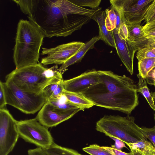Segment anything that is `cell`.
<instances>
[{
  "label": "cell",
  "mask_w": 155,
  "mask_h": 155,
  "mask_svg": "<svg viewBox=\"0 0 155 155\" xmlns=\"http://www.w3.org/2000/svg\"><path fill=\"white\" fill-rule=\"evenodd\" d=\"M106 14L105 11H100L92 18L97 23L99 28L98 36L100 40H102L109 46L116 48L115 38L113 31L107 29L105 23Z\"/></svg>",
  "instance_id": "14"
},
{
  "label": "cell",
  "mask_w": 155,
  "mask_h": 155,
  "mask_svg": "<svg viewBox=\"0 0 155 155\" xmlns=\"http://www.w3.org/2000/svg\"><path fill=\"white\" fill-rule=\"evenodd\" d=\"M138 78L137 92H140L146 99L150 107L155 111L154 101L149 92L145 79L138 74H137Z\"/></svg>",
  "instance_id": "22"
},
{
  "label": "cell",
  "mask_w": 155,
  "mask_h": 155,
  "mask_svg": "<svg viewBox=\"0 0 155 155\" xmlns=\"http://www.w3.org/2000/svg\"><path fill=\"white\" fill-rule=\"evenodd\" d=\"M45 37L30 21L23 19L19 20L13 49V58L16 69L38 63L40 51Z\"/></svg>",
  "instance_id": "3"
},
{
  "label": "cell",
  "mask_w": 155,
  "mask_h": 155,
  "mask_svg": "<svg viewBox=\"0 0 155 155\" xmlns=\"http://www.w3.org/2000/svg\"><path fill=\"white\" fill-rule=\"evenodd\" d=\"M154 114V118L155 123V114ZM142 131L147 138H148L155 147V125L152 128L145 127H141Z\"/></svg>",
  "instance_id": "29"
},
{
  "label": "cell",
  "mask_w": 155,
  "mask_h": 155,
  "mask_svg": "<svg viewBox=\"0 0 155 155\" xmlns=\"http://www.w3.org/2000/svg\"><path fill=\"white\" fill-rule=\"evenodd\" d=\"M155 87V84L154 85ZM154 101H155V91L150 93Z\"/></svg>",
  "instance_id": "38"
},
{
  "label": "cell",
  "mask_w": 155,
  "mask_h": 155,
  "mask_svg": "<svg viewBox=\"0 0 155 155\" xmlns=\"http://www.w3.org/2000/svg\"><path fill=\"white\" fill-rule=\"evenodd\" d=\"M117 54L128 71L131 75L134 73L133 62L136 48L129 40L120 38L115 29L113 31Z\"/></svg>",
  "instance_id": "13"
},
{
  "label": "cell",
  "mask_w": 155,
  "mask_h": 155,
  "mask_svg": "<svg viewBox=\"0 0 155 155\" xmlns=\"http://www.w3.org/2000/svg\"><path fill=\"white\" fill-rule=\"evenodd\" d=\"M16 120L6 108L0 109V155H8L19 137Z\"/></svg>",
  "instance_id": "8"
},
{
  "label": "cell",
  "mask_w": 155,
  "mask_h": 155,
  "mask_svg": "<svg viewBox=\"0 0 155 155\" xmlns=\"http://www.w3.org/2000/svg\"><path fill=\"white\" fill-rule=\"evenodd\" d=\"M143 30L145 33L155 32V20L143 26Z\"/></svg>",
  "instance_id": "35"
},
{
  "label": "cell",
  "mask_w": 155,
  "mask_h": 155,
  "mask_svg": "<svg viewBox=\"0 0 155 155\" xmlns=\"http://www.w3.org/2000/svg\"><path fill=\"white\" fill-rule=\"evenodd\" d=\"M99 40L98 36H95L84 43L83 47L75 54L61 65L58 68L59 71L62 74L67 70L69 66L80 61L87 52L93 48L95 44Z\"/></svg>",
  "instance_id": "15"
},
{
  "label": "cell",
  "mask_w": 155,
  "mask_h": 155,
  "mask_svg": "<svg viewBox=\"0 0 155 155\" xmlns=\"http://www.w3.org/2000/svg\"><path fill=\"white\" fill-rule=\"evenodd\" d=\"M144 20L146 23L155 20V0H153L148 9Z\"/></svg>",
  "instance_id": "30"
},
{
  "label": "cell",
  "mask_w": 155,
  "mask_h": 155,
  "mask_svg": "<svg viewBox=\"0 0 155 155\" xmlns=\"http://www.w3.org/2000/svg\"><path fill=\"white\" fill-rule=\"evenodd\" d=\"M100 82L83 91V96L97 106L130 114L138 105L137 87L125 75L98 71Z\"/></svg>",
  "instance_id": "2"
},
{
  "label": "cell",
  "mask_w": 155,
  "mask_h": 155,
  "mask_svg": "<svg viewBox=\"0 0 155 155\" xmlns=\"http://www.w3.org/2000/svg\"><path fill=\"white\" fill-rule=\"evenodd\" d=\"M100 82L98 71L93 70L71 79L63 80V84L64 91L81 94L91 86Z\"/></svg>",
  "instance_id": "11"
},
{
  "label": "cell",
  "mask_w": 155,
  "mask_h": 155,
  "mask_svg": "<svg viewBox=\"0 0 155 155\" xmlns=\"http://www.w3.org/2000/svg\"><path fill=\"white\" fill-rule=\"evenodd\" d=\"M138 74L146 79L149 72L155 67V58H144L138 61Z\"/></svg>",
  "instance_id": "23"
},
{
  "label": "cell",
  "mask_w": 155,
  "mask_h": 155,
  "mask_svg": "<svg viewBox=\"0 0 155 155\" xmlns=\"http://www.w3.org/2000/svg\"><path fill=\"white\" fill-rule=\"evenodd\" d=\"M140 24V22L127 25L128 30L127 39L132 43L138 42L145 37L143 26Z\"/></svg>",
  "instance_id": "20"
},
{
  "label": "cell",
  "mask_w": 155,
  "mask_h": 155,
  "mask_svg": "<svg viewBox=\"0 0 155 155\" xmlns=\"http://www.w3.org/2000/svg\"><path fill=\"white\" fill-rule=\"evenodd\" d=\"M81 41H72L51 48H42L41 54L45 55L41 60L43 65L63 64L75 54L84 45Z\"/></svg>",
  "instance_id": "10"
},
{
  "label": "cell",
  "mask_w": 155,
  "mask_h": 155,
  "mask_svg": "<svg viewBox=\"0 0 155 155\" xmlns=\"http://www.w3.org/2000/svg\"><path fill=\"white\" fill-rule=\"evenodd\" d=\"M63 80L48 85L43 90L42 92L48 101L58 99L62 95L64 91L63 84Z\"/></svg>",
  "instance_id": "16"
},
{
  "label": "cell",
  "mask_w": 155,
  "mask_h": 155,
  "mask_svg": "<svg viewBox=\"0 0 155 155\" xmlns=\"http://www.w3.org/2000/svg\"><path fill=\"white\" fill-rule=\"evenodd\" d=\"M45 37H66L81 28L101 10L76 5L70 0H14Z\"/></svg>",
  "instance_id": "1"
},
{
  "label": "cell",
  "mask_w": 155,
  "mask_h": 155,
  "mask_svg": "<svg viewBox=\"0 0 155 155\" xmlns=\"http://www.w3.org/2000/svg\"><path fill=\"white\" fill-rule=\"evenodd\" d=\"M4 88L2 81H0V109L5 108L6 105Z\"/></svg>",
  "instance_id": "33"
},
{
  "label": "cell",
  "mask_w": 155,
  "mask_h": 155,
  "mask_svg": "<svg viewBox=\"0 0 155 155\" xmlns=\"http://www.w3.org/2000/svg\"><path fill=\"white\" fill-rule=\"evenodd\" d=\"M17 128L20 137L38 147L46 149L54 143L48 128L36 118L17 121Z\"/></svg>",
  "instance_id": "7"
},
{
  "label": "cell",
  "mask_w": 155,
  "mask_h": 155,
  "mask_svg": "<svg viewBox=\"0 0 155 155\" xmlns=\"http://www.w3.org/2000/svg\"><path fill=\"white\" fill-rule=\"evenodd\" d=\"M116 30L117 31L120 38L124 39H127L128 30L127 25L125 23H123L117 30Z\"/></svg>",
  "instance_id": "32"
},
{
  "label": "cell",
  "mask_w": 155,
  "mask_h": 155,
  "mask_svg": "<svg viewBox=\"0 0 155 155\" xmlns=\"http://www.w3.org/2000/svg\"><path fill=\"white\" fill-rule=\"evenodd\" d=\"M81 110L80 108L68 112H61L54 110L47 101L39 111L35 117L47 128L54 127L71 117Z\"/></svg>",
  "instance_id": "12"
},
{
  "label": "cell",
  "mask_w": 155,
  "mask_h": 155,
  "mask_svg": "<svg viewBox=\"0 0 155 155\" xmlns=\"http://www.w3.org/2000/svg\"><path fill=\"white\" fill-rule=\"evenodd\" d=\"M83 150L91 155H112L107 150L97 144L90 145Z\"/></svg>",
  "instance_id": "27"
},
{
  "label": "cell",
  "mask_w": 155,
  "mask_h": 155,
  "mask_svg": "<svg viewBox=\"0 0 155 155\" xmlns=\"http://www.w3.org/2000/svg\"><path fill=\"white\" fill-rule=\"evenodd\" d=\"M136 58L138 61L144 58H155V48L149 46L139 49Z\"/></svg>",
  "instance_id": "26"
},
{
  "label": "cell",
  "mask_w": 155,
  "mask_h": 155,
  "mask_svg": "<svg viewBox=\"0 0 155 155\" xmlns=\"http://www.w3.org/2000/svg\"><path fill=\"white\" fill-rule=\"evenodd\" d=\"M130 150H136L143 155H155V147L151 142L141 140L133 143L126 144Z\"/></svg>",
  "instance_id": "19"
},
{
  "label": "cell",
  "mask_w": 155,
  "mask_h": 155,
  "mask_svg": "<svg viewBox=\"0 0 155 155\" xmlns=\"http://www.w3.org/2000/svg\"><path fill=\"white\" fill-rule=\"evenodd\" d=\"M145 38L137 42L132 43L137 51L139 49L150 46L155 48V32L145 33Z\"/></svg>",
  "instance_id": "25"
},
{
  "label": "cell",
  "mask_w": 155,
  "mask_h": 155,
  "mask_svg": "<svg viewBox=\"0 0 155 155\" xmlns=\"http://www.w3.org/2000/svg\"><path fill=\"white\" fill-rule=\"evenodd\" d=\"M48 155H86L73 149L62 147L54 143L49 147L44 149Z\"/></svg>",
  "instance_id": "21"
},
{
  "label": "cell",
  "mask_w": 155,
  "mask_h": 155,
  "mask_svg": "<svg viewBox=\"0 0 155 155\" xmlns=\"http://www.w3.org/2000/svg\"><path fill=\"white\" fill-rule=\"evenodd\" d=\"M71 2L81 7H89L91 9H97L99 8L101 0H70Z\"/></svg>",
  "instance_id": "28"
},
{
  "label": "cell",
  "mask_w": 155,
  "mask_h": 155,
  "mask_svg": "<svg viewBox=\"0 0 155 155\" xmlns=\"http://www.w3.org/2000/svg\"><path fill=\"white\" fill-rule=\"evenodd\" d=\"M102 147L108 151L112 155H133L132 152L127 153L124 152L120 150L113 147L102 146Z\"/></svg>",
  "instance_id": "31"
},
{
  "label": "cell",
  "mask_w": 155,
  "mask_h": 155,
  "mask_svg": "<svg viewBox=\"0 0 155 155\" xmlns=\"http://www.w3.org/2000/svg\"><path fill=\"white\" fill-rule=\"evenodd\" d=\"M153 0H111V6L121 14L126 25L141 23L144 20L150 5Z\"/></svg>",
  "instance_id": "9"
},
{
  "label": "cell",
  "mask_w": 155,
  "mask_h": 155,
  "mask_svg": "<svg viewBox=\"0 0 155 155\" xmlns=\"http://www.w3.org/2000/svg\"><path fill=\"white\" fill-rule=\"evenodd\" d=\"M132 116L105 115L96 123V129L111 138L121 141L125 144L147 140L141 127L135 123Z\"/></svg>",
  "instance_id": "5"
},
{
  "label": "cell",
  "mask_w": 155,
  "mask_h": 155,
  "mask_svg": "<svg viewBox=\"0 0 155 155\" xmlns=\"http://www.w3.org/2000/svg\"><path fill=\"white\" fill-rule=\"evenodd\" d=\"M2 82L7 104L12 106L23 113L33 114L39 111L48 100L43 93H32L24 91L11 80Z\"/></svg>",
  "instance_id": "6"
},
{
  "label": "cell",
  "mask_w": 155,
  "mask_h": 155,
  "mask_svg": "<svg viewBox=\"0 0 155 155\" xmlns=\"http://www.w3.org/2000/svg\"><path fill=\"white\" fill-rule=\"evenodd\" d=\"M28 155H48L45 150L40 147H38L33 149L28 150Z\"/></svg>",
  "instance_id": "34"
},
{
  "label": "cell",
  "mask_w": 155,
  "mask_h": 155,
  "mask_svg": "<svg viewBox=\"0 0 155 155\" xmlns=\"http://www.w3.org/2000/svg\"><path fill=\"white\" fill-rule=\"evenodd\" d=\"M62 94L68 100L78 106L81 110H84L93 106L94 105L81 94L68 92L64 90Z\"/></svg>",
  "instance_id": "17"
},
{
  "label": "cell",
  "mask_w": 155,
  "mask_h": 155,
  "mask_svg": "<svg viewBox=\"0 0 155 155\" xmlns=\"http://www.w3.org/2000/svg\"><path fill=\"white\" fill-rule=\"evenodd\" d=\"M146 79L149 84L151 85L155 84V67L149 72Z\"/></svg>",
  "instance_id": "36"
},
{
  "label": "cell",
  "mask_w": 155,
  "mask_h": 155,
  "mask_svg": "<svg viewBox=\"0 0 155 155\" xmlns=\"http://www.w3.org/2000/svg\"><path fill=\"white\" fill-rule=\"evenodd\" d=\"M48 102L54 110L59 112H66L80 108L68 101L63 94L58 99Z\"/></svg>",
  "instance_id": "18"
},
{
  "label": "cell",
  "mask_w": 155,
  "mask_h": 155,
  "mask_svg": "<svg viewBox=\"0 0 155 155\" xmlns=\"http://www.w3.org/2000/svg\"><path fill=\"white\" fill-rule=\"evenodd\" d=\"M133 155H143L138 151L135 150H131Z\"/></svg>",
  "instance_id": "37"
},
{
  "label": "cell",
  "mask_w": 155,
  "mask_h": 155,
  "mask_svg": "<svg viewBox=\"0 0 155 155\" xmlns=\"http://www.w3.org/2000/svg\"><path fill=\"white\" fill-rule=\"evenodd\" d=\"M105 11L106 27L108 31H113L115 29L116 26L117 16L116 12L111 7L110 8L106 9Z\"/></svg>",
  "instance_id": "24"
},
{
  "label": "cell",
  "mask_w": 155,
  "mask_h": 155,
  "mask_svg": "<svg viewBox=\"0 0 155 155\" xmlns=\"http://www.w3.org/2000/svg\"><path fill=\"white\" fill-rule=\"evenodd\" d=\"M41 63L16 69L6 76L21 89L32 93L42 92L47 86L63 80L57 65L49 68Z\"/></svg>",
  "instance_id": "4"
}]
</instances>
